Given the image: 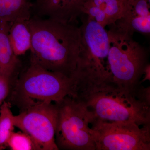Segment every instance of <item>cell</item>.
<instances>
[{
  "label": "cell",
  "mask_w": 150,
  "mask_h": 150,
  "mask_svg": "<svg viewBox=\"0 0 150 150\" xmlns=\"http://www.w3.org/2000/svg\"><path fill=\"white\" fill-rule=\"evenodd\" d=\"M30 62L45 69L74 77L82 51L80 28L48 18L31 16Z\"/></svg>",
  "instance_id": "6da1fadb"
},
{
  "label": "cell",
  "mask_w": 150,
  "mask_h": 150,
  "mask_svg": "<svg viewBox=\"0 0 150 150\" xmlns=\"http://www.w3.org/2000/svg\"><path fill=\"white\" fill-rule=\"evenodd\" d=\"M67 96H76L74 76L69 77L30 62L16 82L12 100L22 110L38 104L57 103Z\"/></svg>",
  "instance_id": "7a4b0ae2"
},
{
  "label": "cell",
  "mask_w": 150,
  "mask_h": 150,
  "mask_svg": "<svg viewBox=\"0 0 150 150\" xmlns=\"http://www.w3.org/2000/svg\"><path fill=\"white\" fill-rule=\"evenodd\" d=\"M79 100L91 112L93 121L130 122L140 126L150 123V105L140 100L134 91H128L115 84Z\"/></svg>",
  "instance_id": "3957f363"
},
{
  "label": "cell",
  "mask_w": 150,
  "mask_h": 150,
  "mask_svg": "<svg viewBox=\"0 0 150 150\" xmlns=\"http://www.w3.org/2000/svg\"><path fill=\"white\" fill-rule=\"evenodd\" d=\"M109 50L108 70L118 87L133 91L139 85L146 65L149 53L132 36L111 28L108 31Z\"/></svg>",
  "instance_id": "277c9868"
},
{
  "label": "cell",
  "mask_w": 150,
  "mask_h": 150,
  "mask_svg": "<svg viewBox=\"0 0 150 150\" xmlns=\"http://www.w3.org/2000/svg\"><path fill=\"white\" fill-rule=\"evenodd\" d=\"M55 104L58 109L55 140L59 150H96L90 133L93 116L83 102L67 96Z\"/></svg>",
  "instance_id": "5b68a950"
},
{
  "label": "cell",
  "mask_w": 150,
  "mask_h": 150,
  "mask_svg": "<svg viewBox=\"0 0 150 150\" xmlns=\"http://www.w3.org/2000/svg\"><path fill=\"white\" fill-rule=\"evenodd\" d=\"M81 16L82 24L80 28L83 48L77 69L86 79L94 84L110 83L112 81L108 65V32L89 17H86L83 14Z\"/></svg>",
  "instance_id": "8992f818"
},
{
  "label": "cell",
  "mask_w": 150,
  "mask_h": 150,
  "mask_svg": "<svg viewBox=\"0 0 150 150\" xmlns=\"http://www.w3.org/2000/svg\"><path fill=\"white\" fill-rule=\"evenodd\" d=\"M90 133L96 150H150V123L93 121Z\"/></svg>",
  "instance_id": "52a82bcc"
},
{
  "label": "cell",
  "mask_w": 150,
  "mask_h": 150,
  "mask_svg": "<svg viewBox=\"0 0 150 150\" xmlns=\"http://www.w3.org/2000/svg\"><path fill=\"white\" fill-rule=\"evenodd\" d=\"M58 109L55 103H43L14 115L15 127L32 139L38 150H59L55 140Z\"/></svg>",
  "instance_id": "ba28073f"
},
{
  "label": "cell",
  "mask_w": 150,
  "mask_h": 150,
  "mask_svg": "<svg viewBox=\"0 0 150 150\" xmlns=\"http://www.w3.org/2000/svg\"><path fill=\"white\" fill-rule=\"evenodd\" d=\"M84 0H35L32 4V15L64 23H77L82 14Z\"/></svg>",
  "instance_id": "9c48e42d"
},
{
  "label": "cell",
  "mask_w": 150,
  "mask_h": 150,
  "mask_svg": "<svg viewBox=\"0 0 150 150\" xmlns=\"http://www.w3.org/2000/svg\"><path fill=\"white\" fill-rule=\"evenodd\" d=\"M150 0H134L132 7L124 16L112 25V28L133 35L150 33Z\"/></svg>",
  "instance_id": "30bf717a"
},
{
  "label": "cell",
  "mask_w": 150,
  "mask_h": 150,
  "mask_svg": "<svg viewBox=\"0 0 150 150\" xmlns=\"http://www.w3.org/2000/svg\"><path fill=\"white\" fill-rule=\"evenodd\" d=\"M28 20L18 19L9 23L8 38L13 53L18 57L31 48L32 36Z\"/></svg>",
  "instance_id": "8fae6325"
},
{
  "label": "cell",
  "mask_w": 150,
  "mask_h": 150,
  "mask_svg": "<svg viewBox=\"0 0 150 150\" xmlns=\"http://www.w3.org/2000/svg\"><path fill=\"white\" fill-rule=\"evenodd\" d=\"M32 7L29 0H0V22L10 23L17 20H29Z\"/></svg>",
  "instance_id": "7c38bea8"
},
{
  "label": "cell",
  "mask_w": 150,
  "mask_h": 150,
  "mask_svg": "<svg viewBox=\"0 0 150 150\" xmlns=\"http://www.w3.org/2000/svg\"><path fill=\"white\" fill-rule=\"evenodd\" d=\"M106 17L112 25L131 10L134 0H86Z\"/></svg>",
  "instance_id": "4fadbf2b"
},
{
  "label": "cell",
  "mask_w": 150,
  "mask_h": 150,
  "mask_svg": "<svg viewBox=\"0 0 150 150\" xmlns=\"http://www.w3.org/2000/svg\"><path fill=\"white\" fill-rule=\"evenodd\" d=\"M14 117L10 104L4 101L0 107V150L7 147L8 141L14 132Z\"/></svg>",
  "instance_id": "5bb4252c"
},
{
  "label": "cell",
  "mask_w": 150,
  "mask_h": 150,
  "mask_svg": "<svg viewBox=\"0 0 150 150\" xmlns=\"http://www.w3.org/2000/svg\"><path fill=\"white\" fill-rule=\"evenodd\" d=\"M7 147L12 150H38L32 139L21 131H14L8 141Z\"/></svg>",
  "instance_id": "9a60e30c"
},
{
  "label": "cell",
  "mask_w": 150,
  "mask_h": 150,
  "mask_svg": "<svg viewBox=\"0 0 150 150\" xmlns=\"http://www.w3.org/2000/svg\"><path fill=\"white\" fill-rule=\"evenodd\" d=\"M11 78L0 73V107L8 96Z\"/></svg>",
  "instance_id": "2e32d148"
},
{
  "label": "cell",
  "mask_w": 150,
  "mask_h": 150,
  "mask_svg": "<svg viewBox=\"0 0 150 150\" xmlns=\"http://www.w3.org/2000/svg\"><path fill=\"white\" fill-rule=\"evenodd\" d=\"M143 76H144V77L142 80L140 81V84H142L146 81H150V65L149 63L145 67Z\"/></svg>",
  "instance_id": "e0dca14e"
}]
</instances>
